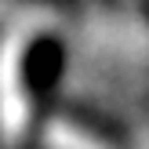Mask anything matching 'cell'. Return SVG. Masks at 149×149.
<instances>
[{
  "label": "cell",
  "mask_w": 149,
  "mask_h": 149,
  "mask_svg": "<svg viewBox=\"0 0 149 149\" xmlns=\"http://www.w3.org/2000/svg\"><path fill=\"white\" fill-rule=\"evenodd\" d=\"M58 73V44L51 26L44 22H18L7 26L0 40V146L26 149L36 131L47 87Z\"/></svg>",
  "instance_id": "6da1fadb"
}]
</instances>
